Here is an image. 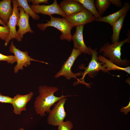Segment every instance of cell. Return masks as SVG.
I'll list each match as a JSON object with an SVG mask.
<instances>
[{"mask_svg":"<svg viewBox=\"0 0 130 130\" xmlns=\"http://www.w3.org/2000/svg\"><path fill=\"white\" fill-rule=\"evenodd\" d=\"M58 90V88L55 86L45 85L39 86V94L35 100L34 105L37 114L42 117L46 116V113H49L51 110V107L61 99L72 96L62 94L59 97L56 96L54 93Z\"/></svg>","mask_w":130,"mask_h":130,"instance_id":"obj_1","label":"cell"},{"mask_svg":"<svg viewBox=\"0 0 130 130\" xmlns=\"http://www.w3.org/2000/svg\"><path fill=\"white\" fill-rule=\"evenodd\" d=\"M129 38L118 42L110 44L109 42L105 43L100 48V52L103 53L104 56L118 66L125 67L130 64V61L127 59H122L121 58V47L126 43H130Z\"/></svg>","mask_w":130,"mask_h":130,"instance_id":"obj_2","label":"cell"},{"mask_svg":"<svg viewBox=\"0 0 130 130\" xmlns=\"http://www.w3.org/2000/svg\"><path fill=\"white\" fill-rule=\"evenodd\" d=\"M50 17V20H47L46 23H38L37 24L38 27L42 31L45 30L49 27L56 28L61 33L59 37L61 40H65L70 42L72 40V37L71 30L73 26L64 18L55 17L52 16Z\"/></svg>","mask_w":130,"mask_h":130,"instance_id":"obj_3","label":"cell"},{"mask_svg":"<svg viewBox=\"0 0 130 130\" xmlns=\"http://www.w3.org/2000/svg\"><path fill=\"white\" fill-rule=\"evenodd\" d=\"M90 50L91 53V59L87 67H83V69H84V71L82 72V77L80 79H78V81L75 83V85L82 84L85 85L88 88L90 87L89 84H91L86 83L84 80V78L86 74H88L90 77H93L99 71H102L104 72H107L106 68L104 66L103 63L100 62L98 60L97 55L98 52H97V49L93 50L90 47Z\"/></svg>","mask_w":130,"mask_h":130,"instance_id":"obj_4","label":"cell"},{"mask_svg":"<svg viewBox=\"0 0 130 130\" xmlns=\"http://www.w3.org/2000/svg\"><path fill=\"white\" fill-rule=\"evenodd\" d=\"M9 50L14 54L17 63L14 67L15 73H17L19 70H23L24 66L28 67L31 64V61H34L40 62L46 64L48 63L34 59L29 56L27 51H23L17 48L13 44V40L10 42Z\"/></svg>","mask_w":130,"mask_h":130,"instance_id":"obj_5","label":"cell"},{"mask_svg":"<svg viewBox=\"0 0 130 130\" xmlns=\"http://www.w3.org/2000/svg\"><path fill=\"white\" fill-rule=\"evenodd\" d=\"M66 97L61 99L49 113L47 119L48 124L54 126H58L64 122L66 113L64 105L67 100Z\"/></svg>","mask_w":130,"mask_h":130,"instance_id":"obj_6","label":"cell"},{"mask_svg":"<svg viewBox=\"0 0 130 130\" xmlns=\"http://www.w3.org/2000/svg\"><path fill=\"white\" fill-rule=\"evenodd\" d=\"M12 2L13 4V12L6 24L10 32L9 35L5 41L4 45L5 46H7L12 39H15L18 42L21 41L22 40L18 34L16 29V26H17L20 16L19 6L17 0H12Z\"/></svg>","mask_w":130,"mask_h":130,"instance_id":"obj_7","label":"cell"},{"mask_svg":"<svg viewBox=\"0 0 130 130\" xmlns=\"http://www.w3.org/2000/svg\"><path fill=\"white\" fill-rule=\"evenodd\" d=\"M82 53L79 50L73 48L71 55L64 63L60 70L55 75V77L58 78L61 76H64L67 79L74 78L78 80V79L76 77L81 76L82 72L74 73L72 72L71 68L76 59Z\"/></svg>","mask_w":130,"mask_h":130,"instance_id":"obj_8","label":"cell"},{"mask_svg":"<svg viewBox=\"0 0 130 130\" xmlns=\"http://www.w3.org/2000/svg\"><path fill=\"white\" fill-rule=\"evenodd\" d=\"M64 18L73 27L92 22L96 18L89 11L84 8L80 11Z\"/></svg>","mask_w":130,"mask_h":130,"instance_id":"obj_9","label":"cell"},{"mask_svg":"<svg viewBox=\"0 0 130 130\" xmlns=\"http://www.w3.org/2000/svg\"><path fill=\"white\" fill-rule=\"evenodd\" d=\"M33 11L36 14L41 13L50 16L54 14L62 16L63 18L66 16L60 7L56 0H54L50 5H29Z\"/></svg>","mask_w":130,"mask_h":130,"instance_id":"obj_10","label":"cell"},{"mask_svg":"<svg viewBox=\"0 0 130 130\" xmlns=\"http://www.w3.org/2000/svg\"><path fill=\"white\" fill-rule=\"evenodd\" d=\"M33 93L31 91L29 93L21 95L17 94L12 98V104L13 107V112L16 115L21 114L22 111L26 110L27 103L32 98Z\"/></svg>","mask_w":130,"mask_h":130,"instance_id":"obj_11","label":"cell"},{"mask_svg":"<svg viewBox=\"0 0 130 130\" xmlns=\"http://www.w3.org/2000/svg\"><path fill=\"white\" fill-rule=\"evenodd\" d=\"M84 26L82 25L76 27V31L72 35V40L73 41L74 48L79 50L82 53L91 55L90 47H87L84 41L83 34Z\"/></svg>","mask_w":130,"mask_h":130,"instance_id":"obj_12","label":"cell"},{"mask_svg":"<svg viewBox=\"0 0 130 130\" xmlns=\"http://www.w3.org/2000/svg\"><path fill=\"white\" fill-rule=\"evenodd\" d=\"M19 8L20 16L17 25L19 27L17 33L22 39L26 33L29 32L33 34L34 32L32 29L29 24L30 16L25 13L22 7H19Z\"/></svg>","mask_w":130,"mask_h":130,"instance_id":"obj_13","label":"cell"},{"mask_svg":"<svg viewBox=\"0 0 130 130\" xmlns=\"http://www.w3.org/2000/svg\"><path fill=\"white\" fill-rule=\"evenodd\" d=\"M58 5L66 16L77 13L84 8L77 0H64Z\"/></svg>","mask_w":130,"mask_h":130,"instance_id":"obj_14","label":"cell"},{"mask_svg":"<svg viewBox=\"0 0 130 130\" xmlns=\"http://www.w3.org/2000/svg\"><path fill=\"white\" fill-rule=\"evenodd\" d=\"M130 8V5L128 2H125L120 10L112 14L104 16H101L96 19V21L108 23L111 26L123 15L127 13Z\"/></svg>","mask_w":130,"mask_h":130,"instance_id":"obj_15","label":"cell"},{"mask_svg":"<svg viewBox=\"0 0 130 130\" xmlns=\"http://www.w3.org/2000/svg\"><path fill=\"white\" fill-rule=\"evenodd\" d=\"M12 2L11 0H3L0 1V17L6 24L13 13Z\"/></svg>","mask_w":130,"mask_h":130,"instance_id":"obj_16","label":"cell"},{"mask_svg":"<svg viewBox=\"0 0 130 130\" xmlns=\"http://www.w3.org/2000/svg\"><path fill=\"white\" fill-rule=\"evenodd\" d=\"M98 58L100 62L103 63L104 66L106 68L107 72H108L110 71L113 70H122L130 74V66L125 67L118 66L102 55H99Z\"/></svg>","mask_w":130,"mask_h":130,"instance_id":"obj_17","label":"cell"},{"mask_svg":"<svg viewBox=\"0 0 130 130\" xmlns=\"http://www.w3.org/2000/svg\"><path fill=\"white\" fill-rule=\"evenodd\" d=\"M127 13L123 15L111 26L113 29V33L111 37L112 43L119 41L120 32Z\"/></svg>","mask_w":130,"mask_h":130,"instance_id":"obj_18","label":"cell"},{"mask_svg":"<svg viewBox=\"0 0 130 130\" xmlns=\"http://www.w3.org/2000/svg\"><path fill=\"white\" fill-rule=\"evenodd\" d=\"M19 7H22L25 13L35 20H39L40 16L35 13L28 4L27 0H17Z\"/></svg>","mask_w":130,"mask_h":130,"instance_id":"obj_19","label":"cell"},{"mask_svg":"<svg viewBox=\"0 0 130 130\" xmlns=\"http://www.w3.org/2000/svg\"><path fill=\"white\" fill-rule=\"evenodd\" d=\"M80 2L84 8L90 12L96 18L100 17L96 8L94 0H77Z\"/></svg>","mask_w":130,"mask_h":130,"instance_id":"obj_20","label":"cell"},{"mask_svg":"<svg viewBox=\"0 0 130 130\" xmlns=\"http://www.w3.org/2000/svg\"><path fill=\"white\" fill-rule=\"evenodd\" d=\"M94 3L100 17L103 14L111 4L110 0H96Z\"/></svg>","mask_w":130,"mask_h":130,"instance_id":"obj_21","label":"cell"},{"mask_svg":"<svg viewBox=\"0 0 130 130\" xmlns=\"http://www.w3.org/2000/svg\"><path fill=\"white\" fill-rule=\"evenodd\" d=\"M9 32L7 25L5 26H0V38L1 39L5 41L9 35Z\"/></svg>","mask_w":130,"mask_h":130,"instance_id":"obj_22","label":"cell"},{"mask_svg":"<svg viewBox=\"0 0 130 130\" xmlns=\"http://www.w3.org/2000/svg\"><path fill=\"white\" fill-rule=\"evenodd\" d=\"M58 126V130H71L73 125L71 121L68 120L63 122Z\"/></svg>","mask_w":130,"mask_h":130,"instance_id":"obj_23","label":"cell"},{"mask_svg":"<svg viewBox=\"0 0 130 130\" xmlns=\"http://www.w3.org/2000/svg\"><path fill=\"white\" fill-rule=\"evenodd\" d=\"M5 61L8 63L12 64L16 62L14 56L12 55H6L0 53V61Z\"/></svg>","mask_w":130,"mask_h":130,"instance_id":"obj_24","label":"cell"},{"mask_svg":"<svg viewBox=\"0 0 130 130\" xmlns=\"http://www.w3.org/2000/svg\"><path fill=\"white\" fill-rule=\"evenodd\" d=\"M12 98L8 96L3 95L0 93V103L12 104Z\"/></svg>","mask_w":130,"mask_h":130,"instance_id":"obj_25","label":"cell"},{"mask_svg":"<svg viewBox=\"0 0 130 130\" xmlns=\"http://www.w3.org/2000/svg\"><path fill=\"white\" fill-rule=\"evenodd\" d=\"M48 0H28L29 2H31L32 5H39L41 3H44L49 4Z\"/></svg>","mask_w":130,"mask_h":130,"instance_id":"obj_26","label":"cell"},{"mask_svg":"<svg viewBox=\"0 0 130 130\" xmlns=\"http://www.w3.org/2000/svg\"><path fill=\"white\" fill-rule=\"evenodd\" d=\"M110 4H113L116 6L118 7H122L123 3L120 0H110Z\"/></svg>","mask_w":130,"mask_h":130,"instance_id":"obj_27","label":"cell"},{"mask_svg":"<svg viewBox=\"0 0 130 130\" xmlns=\"http://www.w3.org/2000/svg\"><path fill=\"white\" fill-rule=\"evenodd\" d=\"M130 111V101L128 105L125 107H122L120 109V112H124L125 115L128 113Z\"/></svg>","mask_w":130,"mask_h":130,"instance_id":"obj_28","label":"cell"},{"mask_svg":"<svg viewBox=\"0 0 130 130\" xmlns=\"http://www.w3.org/2000/svg\"><path fill=\"white\" fill-rule=\"evenodd\" d=\"M0 24L1 25L3 26H6V25L5 23L1 19L0 17Z\"/></svg>","mask_w":130,"mask_h":130,"instance_id":"obj_29","label":"cell"},{"mask_svg":"<svg viewBox=\"0 0 130 130\" xmlns=\"http://www.w3.org/2000/svg\"><path fill=\"white\" fill-rule=\"evenodd\" d=\"M18 130H26L24 129L23 128H21L20 129H18Z\"/></svg>","mask_w":130,"mask_h":130,"instance_id":"obj_30","label":"cell"}]
</instances>
